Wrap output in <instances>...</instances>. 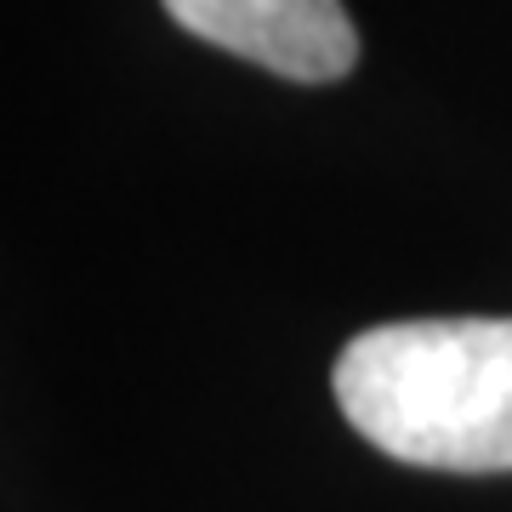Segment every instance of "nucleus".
<instances>
[{
    "mask_svg": "<svg viewBox=\"0 0 512 512\" xmlns=\"http://www.w3.org/2000/svg\"><path fill=\"white\" fill-rule=\"evenodd\" d=\"M336 404L382 456L512 473V319H404L336 353Z\"/></svg>",
    "mask_w": 512,
    "mask_h": 512,
    "instance_id": "f257e3e1",
    "label": "nucleus"
},
{
    "mask_svg": "<svg viewBox=\"0 0 512 512\" xmlns=\"http://www.w3.org/2000/svg\"><path fill=\"white\" fill-rule=\"evenodd\" d=\"M165 12L194 40L302 86L342 80L359 63V35L342 0H165Z\"/></svg>",
    "mask_w": 512,
    "mask_h": 512,
    "instance_id": "f03ea898",
    "label": "nucleus"
}]
</instances>
